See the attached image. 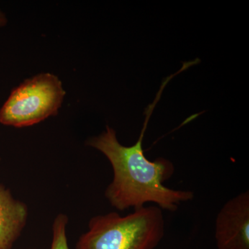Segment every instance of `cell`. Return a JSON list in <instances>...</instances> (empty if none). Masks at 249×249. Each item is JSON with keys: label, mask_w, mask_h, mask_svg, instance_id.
Returning a JSON list of instances; mask_svg holds the SVG:
<instances>
[{"label": "cell", "mask_w": 249, "mask_h": 249, "mask_svg": "<svg viewBox=\"0 0 249 249\" xmlns=\"http://www.w3.org/2000/svg\"><path fill=\"white\" fill-rule=\"evenodd\" d=\"M68 222V217L63 213L58 214L54 219L52 227L53 240L50 249H70L66 234Z\"/></svg>", "instance_id": "8992f818"}, {"label": "cell", "mask_w": 249, "mask_h": 249, "mask_svg": "<svg viewBox=\"0 0 249 249\" xmlns=\"http://www.w3.org/2000/svg\"><path fill=\"white\" fill-rule=\"evenodd\" d=\"M163 82L154 102L145 109L143 127L137 142L132 146L121 145L116 131L106 126V131L87 141L88 146L96 149L107 157L112 167L113 179L105 192L111 206L120 211L140 209L146 203H155L161 210L175 212L182 202L193 200L194 193L178 191L163 184L175 173V166L165 158L147 160L142 150V140L152 111L160 99L165 85Z\"/></svg>", "instance_id": "6da1fadb"}, {"label": "cell", "mask_w": 249, "mask_h": 249, "mask_svg": "<svg viewBox=\"0 0 249 249\" xmlns=\"http://www.w3.org/2000/svg\"><path fill=\"white\" fill-rule=\"evenodd\" d=\"M29 210L0 184V249H11L27 224Z\"/></svg>", "instance_id": "5b68a950"}, {"label": "cell", "mask_w": 249, "mask_h": 249, "mask_svg": "<svg viewBox=\"0 0 249 249\" xmlns=\"http://www.w3.org/2000/svg\"><path fill=\"white\" fill-rule=\"evenodd\" d=\"M66 91L61 80L51 73H42L24 80L15 88L0 109V124L29 127L58 114Z\"/></svg>", "instance_id": "3957f363"}, {"label": "cell", "mask_w": 249, "mask_h": 249, "mask_svg": "<svg viewBox=\"0 0 249 249\" xmlns=\"http://www.w3.org/2000/svg\"><path fill=\"white\" fill-rule=\"evenodd\" d=\"M7 22L8 20L6 15H5L4 13L0 9V27L6 26V24H7Z\"/></svg>", "instance_id": "52a82bcc"}, {"label": "cell", "mask_w": 249, "mask_h": 249, "mask_svg": "<svg viewBox=\"0 0 249 249\" xmlns=\"http://www.w3.org/2000/svg\"><path fill=\"white\" fill-rule=\"evenodd\" d=\"M165 235L163 210L143 206L122 217L116 212L95 216L76 249H155Z\"/></svg>", "instance_id": "7a4b0ae2"}, {"label": "cell", "mask_w": 249, "mask_h": 249, "mask_svg": "<svg viewBox=\"0 0 249 249\" xmlns=\"http://www.w3.org/2000/svg\"><path fill=\"white\" fill-rule=\"evenodd\" d=\"M217 249H249V192L227 201L216 218Z\"/></svg>", "instance_id": "277c9868"}, {"label": "cell", "mask_w": 249, "mask_h": 249, "mask_svg": "<svg viewBox=\"0 0 249 249\" xmlns=\"http://www.w3.org/2000/svg\"><path fill=\"white\" fill-rule=\"evenodd\" d=\"M0 160H1V158H0Z\"/></svg>", "instance_id": "ba28073f"}]
</instances>
